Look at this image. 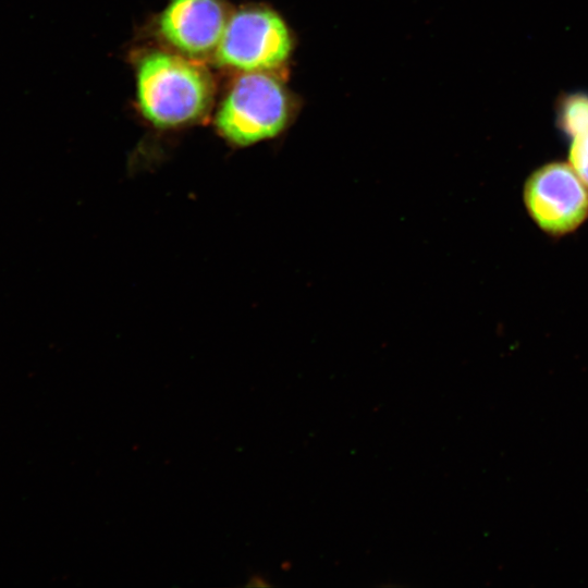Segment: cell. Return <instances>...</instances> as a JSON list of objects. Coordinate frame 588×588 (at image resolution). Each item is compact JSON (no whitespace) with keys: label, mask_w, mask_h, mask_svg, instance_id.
Segmentation results:
<instances>
[{"label":"cell","mask_w":588,"mask_h":588,"mask_svg":"<svg viewBox=\"0 0 588 588\" xmlns=\"http://www.w3.org/2000/svg\"><path fill=\"white\" fill-rule=\"evenodd\" d=\"M559 121L569 137L588 131V96L574 94L563 98L559 109Z\"/></svg>","instance_id":"cell-6"},{"label":"cell","mask_w":588,"mask_h":588,"mask_svg":"<svg viewBox=\"0 0 588 588\" xmlns=\"http://www.w3.org/2000/svg\"><path fill=\"white\" fill-rule=\"evenodd\" d=\"M568 163L588 187V131L571 137Z\"/></svg>","instance_id":"cell-7"},{"label":"cell","mask_w":588,"mask_h":588,"mask_svg":"<svg viewBox=\"0 0 588 588\" xmlns=\"http://www.w3.org/2000/svg\"><path fill=\"white\" fill-rule=\"evenodd\" d=\"M212 82L200 66L155 51L137 68V99L143 115L157 127H174L200 118L212 99Z\"/></svg>","instance_id":"cell-1"},{"label":"cell","mask_w":588,"mask_h":588,"mask_svg":"<svg viewBox=\"0 0 588 588\" xmlns=\"http://www.w3.org/2000/svg\"><path fill=\"white\" fill-rule=\"evenodd\" d=\"M292 41L283 20L262 8L241 10L226 23L217 47V60L248 72H264L281 65Z\"/></svg>","instance_id":"cell-3"},{"label":"cell","mask_w":588,"mask_h":588,"mask_svg":"<svg viewBox=\"0 0 588 588\" xmlns=\"http://www.w3.org/2000/svg\"><path fill=\"white\" fill-rule=\"evenodd\" d=\"M290 103L281 83L264 72L236 79L223 100L216 126L236 146H249L280 134L290 120Z\"/></svg>","instance_id":"cell-2"},{"label":"cell","mask_w":588,"mask_h":588,"mask_svg":"<svg viewBox=\"0 0 588 588\" xmlns=\"http://www.w3.org/2000/svg\"><path fill=\"white\" fill-rule=\"evenodd\" d=\"M523 199L530 218L552 236L575 231L588 218V187L569 163L553 161L535 170Z\"/></svg>","instance_id":"cell-4"},{"label":"cell","mask_w":588,"mask_h":588,"mask_svg":"<svg viewBox=\"0 0 588 588\" xmlns=\"http://www.w3.org/2000/svg\"><path fill=\"white\" fill-rule=\"evenodd\" d=\"M225 25L219 0H171L159 20L161 35L192 56L217 48Z\"/></svg>","instance_id":"cell-5"}]
</instances>
